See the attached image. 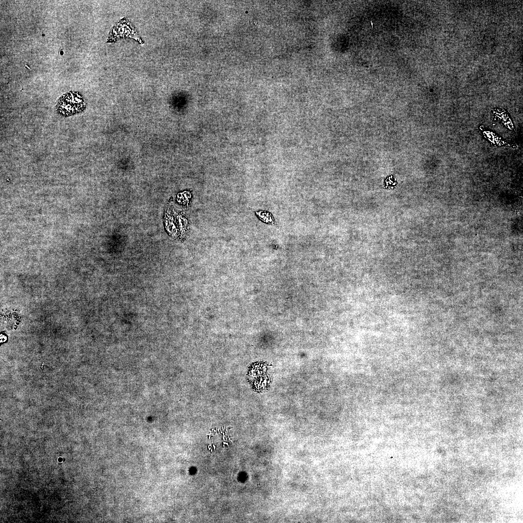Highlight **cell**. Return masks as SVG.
Listing matches in <instances>:
<instances>
[{
	"instance_id": "obj_1",
	"label": "cell",
	"mask_w": 523,
	"mask_h": 523,
	"mask_svg": "<svg viewBox=\"0 0 523 523\" xmlns=\"http://www.w3.org/2000/svg\"><path fill=\"white\" fill-rule=\"evenodd\" d=\"M85 102L78 92L71 91L63 94L58 100V113L64 117H69L80 113L85 108Z\"/></svg>"
},
{
	"instance_id": "obj_2",
	"label": "cell",
	"mask_w": 523,
	"mask_h": 523,
	"mask_svg": "<svg viewBox=\"0 0 523 523\" xmlns=\"http://www.w3.org/2000/svg\"><path fill=\"white\" fill-rule=\"evenodd\" d=\"M256 213L259 219L263 222L269 224L274 223V218L269 212L264 211H260L259 212H256Z\"/></svg>"
}]
</instances>
